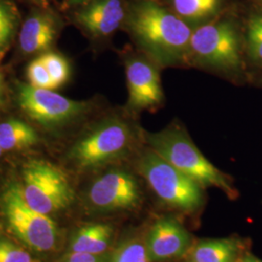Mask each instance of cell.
<instances>
[{
    "mask_svg": "<svg viewBox=\"0 0 262 262\" xmlns=\"http://www.w3.org/2000/svg\"><path fill=\"white\" fill-rule=\"evenodd\" d=\"M144 132L138 116L124 107L90 123L71 144L66 159L81 173L132 160L145 145Z\"/></svg>",
    "mask_w": 262,
    "mask_h": 262,
    "instance_id": "6da1fadb",
    "label": "cell"
},
{
    "mask_svg": "<svg viewBox=\"0 0 262 262\" xmlns=\"http://www.w3.org/2000/svg\"><path fill=\"white\" fill-rule=\"evenodd\" d=\"M122 27L137 50L161 68L188 66L193 29L172 10L155 0H134L126 5Z\"/></svg>",
    "mask_w": 262,
    "mask_h": 262,
    "instance_id": "7a4b0ae2",
    "label": "cell"
},
{
    "mask_svg": "<svg viewBox=\"0 0 262 262\" xmlns=\"http://www.w3.org/2000/svg\"><path fill=\"white\" fill-rule=\"evenodd\" d=\"M188 66L244 82L248 67L244 52L243 31L230 18H215L192 31Z\"/></svg>",
    "mask_w": 262,
    "mask_h": 262,
    "instance_id": "3957f363",
    "label": "cell"
},
{
    "mask_svg": "<svg viewBox=\"0 0 262 262\" xmlns=\"http://www.w3.org/2000/svg\"><path fill=\"white\" fill-rule=\"evenodd\" d=\"M144 141L145 145L162 159L205 189L219 188L229 199H236L238 196L239 192L232 178L203 156L187 129L178 121L171 122L165 128L157 132L145 130Z\"/></svg>",
    "mask_w": 262,
    "mask_h": 262,
    "instance_id": "277c9868",
    "label": "cell"
},
{
    "mask_svg": "<svg viewBox=\"0 0 262 262\" xmlns=\"http://www.w3.org/2000/svg\"><path fill=\"white\" fill-rule=\"evenodd\" d=\"M132 166L161 205L174 214L193 215L206 202L205 188L144 145Z\"/></svg>",
    "mask_w": 262,
    "mask_h": 262,
    "instance_id": "5b68a950",
    "label": "cell"
},
{
    "mask_svg": "<svg viewBox=\"0 0 262 262\" xmlns=\"http://www.w3.org/2000/svg\"><path fill=\"white\" fill-rule=\"evenodd\" d=\"M0 214L10 232L37 253L56 249L59 230L50 215L29 206L19 181L10 180L0 189Z\"/></svg>",
    "mask_w": 262,
    "mask_h": 262,
    "instance_id": "8992f818",
    "label": "cell"
},
{
    "mask_svg": "<svg viewBox=\"0 0 262 262\" xmlns=\"http://www.w3.org/2000/svg\"><path fill=\"white\" fill-rule=\"evenodd\" d=\"M90 183L85 202L96 213H133L146 200V184L135 168L122 163L105 167Z\"/></svg>",
    "mask_w": 262,
    "mask_h": 262,
    "instance_id": "52a82bcc",
    "label": "cell"
},
{
    "mask_svg": "<svg viewBox=\"0 0 262 262\" xmlns=\"http://www.w3.org/2000/svg\"><path fill=\"white\" fill-rule=\"evenodd\" d=\"M20 185L29 206L45 215L64 211L75 200L68 175L44 159H29L23 165Z\"/></svg>",
    "mask_w": 262,
    "mask_h": 262,
    "instance_id": "ba28073f",
    "label": "cell"
},
{
    "mask_svg": "<svg viewBox=\"0 0 262 262\" xmlns=\"http://www.w3.org/2000/svg\"><path fill=\"white\" fill-rule=\"evenodd\" d=\"M17 102L29 119L45 127H63L83 121L95 107L92 101L69 99L52 90L17 85Z\"/></svg>",
    "mask_w": 262,
    "mask_h": 262,
    "instance_id": "9c48e42d",
    "label": "cell"
},
{
    "mask_svg": "<svg viewBox=\"0 0 262 262\" xmlns=\"http://www.w3.org/2000/svg\"><path fill=\"white\" fill-rule=\"evenodd\" d=\"M122 60L128 90L125 109L136 116L143 111H157L164 103L161 67L137 49L126 50Z\"/></svg>",
    "mask_w": 262,
    "mask_h": 262,
    "instance_id": "30bf717a",
    "label": "cell"
},
{
    "mask_svg": "<svg viewBox=\"0 0 262 262\" xmlns=\"http://www.w3.org/2000/svg\"><path fill=\"white\" fill-rule=\"evenodd\" d=\"M194 238L176 214L157 216L145 228V243L150 262H172L186 256Z\"/></svg>",
    "mask_w": 262,
    "mask_h": 262,
    "instance_id": "8fae6325",
    "label": "cell"
},
{
    "mask_svg": "<svg viewBox=\"0 0 262 262\" xmlns=\"http://www.w3.org/2000/svg\"><path fill=\"white\" fill-rule=\"evenodd\" d=\"M74 9V24L93 39L110 37L122 28L126 16L122 0H94Z\"/></svg>",
    "mask_w": 262,
    "mask_h": 262,
    "instance_id": "7c38bea8",
    "label": "cell"
},
{
    "mask_svg": "<svg viewBox=\"0 0 262 262\" xmlns=\"http://www.w3.org/2000/svg\"><path fill=\"white\" fill-rule=\"evenodd\" d=\"M59 30L58 18L49 9L39 8L29 14L19 34L20 51L33 55L49 50Z\"/></svg>",
    "mask_w": 262,
    "mask_h": 262,
    "instance_id": "4fadbf2b",
    "label": "cell"
},
{
    "mask_svg": "<svg viewBox=\"0 0 262 262\" xmlns=\"http://www.w3.org/2000/svg\"><path fill=\"white\" fill-rule=\"evenodd\" d=\"M247 251L241 238L227 237L194 241L184 259L192 262H237Z\"/></svg>",
    "mask_w": 262,
    "mask_h": 262,
    "instance_id": "5bb4252c",
    "label": "cell"
},
{
    "mask_svg": "<svg viewBox=\"0 0 262 262\" xmlns=\"http://www.w3.org/2000/svg\"><path fill=\"white\" fill-rule=\"evenodd\" d=\"M115 238V227L110 223H91L79 227L72 235L69 251L71 253L106 254Z\"/></svg>",
    "mask_w": 262,
    "mask_h": 262,
    "instance_id": "9a60e30c",
    "label": "cell"
},
{
    "mask_svg": "<svg viewBox=\"0 0 262 262\" xmlns=\"http://www.w3.org/2000/svg\"><path fill=\"white\" fill-rule=\"evenodd\" d=\"M173 12L190 27H199L215 19L223 0H171Z\"/></svg>",
    "mask_w": 262,
    "mask_h": 262,
    "instance_id": "2e32d148",
    "label": "cell"
},
{
    "mask_svg": "<svg viewBox=\"0 0 262 262\" xmlns=\"http://www.w3.org/2000/svg\"><path fill=\"white\" fill-rule=\"evenodd\" d=\"M38 142L37 132L27 122L18 119L0 122V147L4 151L26 150Z\"/></svg>",
    "mask_w": 262,
    "mask_h": 262,
    "instance_id": "e0dca14e",
    "label": "cell"
},
{
    "mask_svg": "<svg viewBox=\"0 0 262 262\" xmlns=\"http://www.w3.org/2000/svg\"><path fill=\"white\" fill-rule=\"evenodd\" d=\"M244 52L247 67L262 71V11H256L247 19L243 30Z\"/></svg>",
    "mask_w": 262,
    "mask_h": 262,
    "instance_id": "ac0fdd59",
    "label": "cell"
},
{
    "mask_svg": "<svg viewBox=\"0 0 262 262\" xmlns=\"http://www.w3.org/2000/svg\"><path fill=\"white\" fill-rule=\"evenodd\" d=\"M108 262H150L145 243V228L131 230L117 246Z\"/></svg>",
    "mask_w": 262,
    "mask_h": 262,
    "instance_id": "d6986e66",
    "label": "cell"
},
{
    "mask_svg": "<svg viewBox=\"0 0 262 262\" xmlns=\"http://www.w3.org/2000/svg\"><path fill=\"white\" fill-rule=\"evenodd\" d=\"M19 24V11L14 3L0 0V59L9 49Z\"/></svg>",
    "mask_w": 262,
    "mask_h": 262,
    "instance_id": "ffe728a7",
    "label": "cell"
},
{
    "mask_svg": "<svg viewBox=\"0 0 262 262\" xmlns=\"http://www.w3.org/2000/svg\"><path fill=\"white\" fill-rule=\"evenodd\" d=\"M55 85V90L66 84L70 77V66L64 56L56 53H45L40 56Z\"/></svg>",
    "mask_w": 262,
    "mask_h": 262,
    "instance_id": "44dd1931",
    "label": "cell"
},
{
    "mask_svg": "<svg viewBox=\"0 0 262 262\" xmlns=\"http://www.w3.org/2000/svg\"><path fill=\"white\" fill-rule=\"evenodd\" d=\"M28 81L32 86L44 90H55V85L40 56L32 60L27 68Z\"/></svg>",
    "mask_w": 262,
    "mask_h": 262,
    "instance_id": "7402d4cb",
    "label": "cell"
},
{
    "mask_svg": "<svg viewBox=\"0 0 262 262\" xmlns=\"http://www.w3.org/2000/svg\"><path fill=\"white\" fill-rule=\"evenodd\" d=\"M0 262H39L25 249L6 238H0Z\"/></svg>",
    "mask_w": 262,
    "mask_h": 262,
    "instance_id": "603a6c76",
    "label": "cell"
},
{
    "mask_svg": "<svg viewBox=\"0 0 262 262\" xmlns=\"http://www.w3.org/2000/svg\"><path fill=\"white\" fill-rule=\"evenodd\" d=\"M109 261V259H108ZM106 255H96L90 253H67L60 262H108Z\"/></svg>",
    "mask_w": 262,
    "mask_h": 262,
    "instance_id": "cb8c5ba5",
    "label": "cell"
},
{
    "mask_svg": "<svg viewBox=\"0 0 262 262\" xmlns=\"http://www.w3.org/2000/svg\"><path fill=\"white\" fill-rule=\"evenodd\" d=\"M94 0H66L64 2V7L69 9V8H77L80 6H83L84 4H88L90 2H93Z\"/></svg>",
    "mask_w": 262,
    "mask_h": 262,
    "instance_id": "d4e9b609",
    "label": "cell"
},
{
    "mask_svg": "<svg viewBox=\"0 0 262 262\" xmlns=\"http://www.w3.org/2000/svg\"><path fill=\"white\" fill-rule=\"evenodd\" d=\"M237 262H262V260L251 252L245 251Z\"/></svg>",
    "mask_w": 262,
    "mask_h": 262,
    "instance_id": "484cf974",
    "label": "cell"
},
{
    "mask_svg": "<svg viewBox=\"0 0 262 262\" xmlns=\"http://www.w3.org/2000/svg\"><path fill=\"white\" fill-rule=\"evenodd\" d=\"M34 4H36L39 8L49 9L52 0H31Z\"/></svg>",
    "mask_w": 262,
    "mask_h": 262,
    "instance_id": "4316f807",
    "label": "cell"
},
{
    "mask_svg": "<svg viewBox=\"0 0 262 262\" xmlns=\"http://www.w3.org/2000/svg\"><path fill=\"white\" fill-rule=\"evenodd\" d=\"M3 94H4V82H3V76L0 71V106L3 101Z\"/></svg>",
    "mask_w": 262,
    "mask_h": 262,
    "instance_id": "83f0119b",
    "label": "cell"
},
{
    "mask_svg": "<svg viewBox=\"0 0 262 262\" xmlns=\"http://www.w3.org/2000/svg\"><path fill=\"white\" fill-rule=\"evenodd\" d=\"M257 82V84H259L260 86H262V71L260 72V75H259V78H258V80L256 81Z\"/></svg>",
    "mask_w": 262,
    "mask_h": 262,
    "instance_id": "f1b7e54d",
    "label": "cell"
},
{
    "mask_svg": "<svg viewBox=\"0 0 262 262\" xmlns=\"http://www.w3.org/2000/svg\"><path fill=\"white\" fill-rule=\"evenodd\" d=\"M172 262H192V261H189V260H187V259H184V258H182V259H180V260H176V261H172Z\"/></svg>",
    "mask_w": 262,
    "mask_h": 262,
    "instance_id": "f546056e",
    "label": "cell"
},
{
    "mask_svg": "<svg viewBox=\"0 0 262 262\" xmlns=\"http://www.w3.org/2000/svg\"><path fill=\"white\" fill-rule=\"evenodd\" d=\"M3 152H4V150H3V149L0 147V158L2 157V155H3Z\"/></svg>",
    "mask_w": 262,
    "mask_h": 262,
    "instance_id": "4dcf8cb0",
    "label": "cell"
},
{
    "mask_svg": "<svg viewBox=\"0 0 262 262\" xmlns=\"http://www.w3.org/2000/svg\"><path fill=\"white\" fill-rule=\"evenodd\" d=\"M255 1H257L258 3H260V4H262V0H255Z\"/></svg>",
    "mask_w": 262,
    "mask_h": 262,
    "instance_id": "1f68e13d",
    "label": "cell"
}]
</instances>
